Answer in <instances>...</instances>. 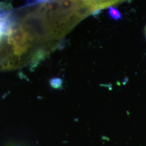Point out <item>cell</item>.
<instances>
[{"label": "cell", "instance_id": "obj_1", "mask_svg": "<svg viewBox=\"0 0 146 146\" xmlns=\"http://www.w3.org/2000/svg\"><path fill=\"white\" fill-rule=\"evenodd\" d=\"M125 1L126 0H83V2L90 13L94 14L105 9L118 5Z\"/></svg>", "mask_w": 146, "mask_h": 146}, {"label": "cell", "instance_id": "obj_2", "mask_svg": "<svg viewBox=\"0 0 146 146\" xmlns=\"http://www.w3.org/2000/svg\"><path fill=\"white\" fill-rule=\"evenodd\" d=\"M12 14V10L5 7L4 3H0V43L10 26Z\"/></svg>", "mask_w": 146, "mask_h": 146}, {"label": "cell", "instance_id": "obj_3", "mask_svg": "<svg viewBox=\"0 0 146 146\" xmlns=\"http://www.w3.org/2000/svg\"><path fill=\"white\" fill-rule=\"evenodd\" d=\"M37 1V2H40V1H45V0H36Z\"/></svg>", "mask_w": 146, "mask_h": 146}, {"label": "cell", "instance_id": "obj_4", "mask_svg": "<svg viewBox=\"0 0 146 146\" xmlns=\"http://www.w3.org/2000/svg\"><path fill=\"white\" fill-rule=\"evenodd\" d=\"M145 36H146V27H145Z\"/></svg>", "mask_w": 146, "mask_h": 146}]
</instances>
